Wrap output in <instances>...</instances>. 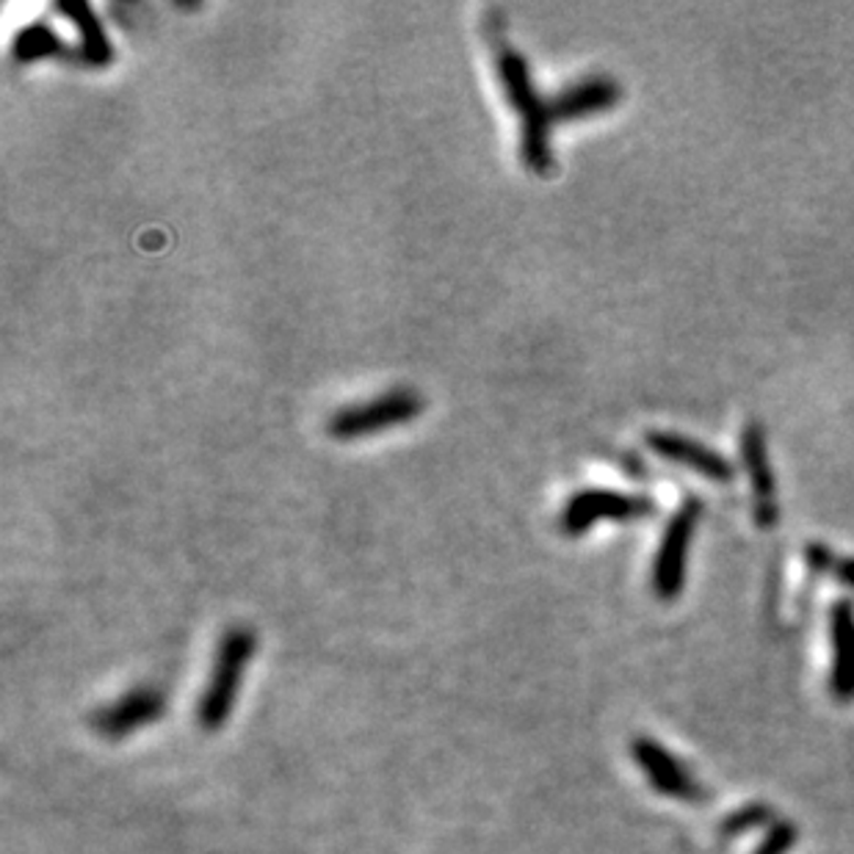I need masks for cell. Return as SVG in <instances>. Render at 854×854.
<instances>
[{
	"label": "cell",
	"instance_id": "16",
	"mask_svg": "<svg viewBox=\"0 0 854 854\" xmlns=\"http://www.w3.org/2000/svg\"><path fill=\"white\" fill-rule=\"evenodd\" d=\"M835 575L841 584H846L854 592V556H843L835 562Z\"/></svg>",
	"mask_w": 854,
	"mask_h": 854
},
{
	"label": "cell",
	"instance_id": "4",
	"mask_svg": "<svg viewBox=\"0 0 854 854\" xmlns=\"http://www.w3.org/2000/svg\"><path fill=\"white\" fill-rule=\"evenodd\" d=\"M423 412V399L410 388H396L366 404H352L337 410L326 423V432L335 440H357L368 434L388 432L404 426Z\"/></svg>",
	"mask_w": 854,
	"mask_h": 854
},
{
	"label": "cell",
	"instance_id": "9",
	"mask_svg": "<svg viewBox=\"0 0 854 854\" xmlns=\"http://www.w3.org/2000/svg\"><path fill=\"white\" fill-rule=\"evenodd\" d=\"M623 97V89L608 75H586V78L567 84L562 91L551 97V117L556 122H573V119L595 117V113L614 108Z\"/></svg>",
	"mask_w": 854,
	"mask_h": 854
},
{
	"label": "cell",
	"instance_id": "17",
	"mask_svg": "<svg viewBox=\"0 0 854 854\" xmlns=\"http://www.w3.org/2000/svg\"><path fill=\"white\" fill-rule=\"evenodd\" d=\"M808 559H810V564H813V567H830V564H832L830 551H826L824 545H810L808 548Z\"/></svg>",
	"mask_w": 854,
	"mask_h": 854
},
{
	"label": "cell",
	"instance_id": "14",
	"mask_svg": "<svg viewBox=\"0 0 854 854\" xmlns=\"http://www.w3.org/2000/svg\"><path fill=\"white\" fill-rule=\"evenodd\" d=\"M791 843H793V826L777 824L775 830L769 832V837L760 843L755 854H786L788 848H791Z\"/></svg>",
	"mask_w": 854,
	"mask_h": 854
},
{
	"label": "cell",
	"instance_id": "11",
	"mask_svg": "<svg viewBox=\"0 0 854 854\" xmlns=\"http://www.w3.org/2000/svg\"><path fill=\"white\" fill-rule=\"evenodd\" d=\"M742 462L749 473L755 495H758V520L764 526L775 523V471L769 465V448H766V434L760 423L749 421L742 434Z\"/></svg>",
	"mask_w": 854,
	"mask_h": 854
},
{
	"label": "cell",
	"instance_id": "5",
	"mask_svg": "<svg viewBox=\"0 0 854 854\" xmlns=\"http://www.w3.org/2000/svg\"><path fill=\"white\" fill-rule=\"evenodd\" d=\"M652 515H656V504H652L650 498H645V495L590 487L575 493L573 498L564 504L559 526H562L564 534L579 537L586 534L595 523H603V520L628 523V520L652 518Z\"/></svg>",
	"mask_w": 854,
	"mask_h": 854
},
{
	"label": "cell",
	"instance_id": "6",
	"mask_svg": "<svg viewBox=\"0 0 854 854\" xmlns=\"http://www.w3.org/2000/svg\"><path fill=\"white\" fill-rule=\"evenodd\" d=\"M630 758L645 771V777L658 793H663V797L669 799H678V802H703V788L694 782L689 769H683V764L658 742L645 736L634 738V744H630Z\"/></svg>",
	"mask_w": 854,
	"mask_h": 854
},
{
	"label": "cell",
	"instance_id": "2",
	"mask_svg": "<svg viewBox=\"0 0 854 854\" xmlns=\"http://www.w3.org/2000/svg\"><path fill=\"white\" fill-rule=\"evenodd\" d=\"M255 647H258V639L244 625L225 630V636L219 639L208 687H205L203 698L197 703V722L203 731L216 733L230 720L241 680L255 656Z\"/></svg>",
	"mask_w": 854,
	"mask_h": 854
},
{
	"label": "cell",
	"instance_id": "10",
	"mask_svg": "<svg viewBox=\"0 0 854 854\" xmlns=\"http://www.w3.org/2000/svg\"><path fill=\"white\" fill-rule=\"evenodd\" d=\"M830 692L848 703L854 700V606L848 601H837L830 612Z\"/></svg>",
	"mask_w": 854,
	"mask_h": 854
},
{
	"label": "cell",
	"instance_id": "3",
	"mask_svg": "<svg viewBox=\"0 0 854 854\" xmlns=\"http://www.w3.org/2000/svg\"><path fill=\"white\" fill-rule=\"evenodd\" d=\"M700 518H703V504L698 498L683 500L669 518L661 542H658L656 559H652V592L658 601H674L683 592L689 551H692Z\"/></svg>",
	"mask_w": 854,
	"mask_h": 854
},
{
	"label": "cell",
	"instance_id": "15",
	"mask_svg": "<svg viewBox=\"0 0 854 854\" xmlns=\"http://www.w3.org/2000/svg\"><path fill=\"white\" fill-rule=\"evenodd\" d=\"M764 815H766V810H760V808L744 810V813L733 815V819L727 821V824H725V832H742V830H747V826L760 824V821H764Z\"/></svg>",
	"mask_w": 854,
	"mask_h": 854
},
{
	"label": "cell",
	"instance_id": "13",
	"mask_svg": "<svg viewBox=\"0 0 854 854\" xmlns=\"http://www.w3.org/2000/svg\"><path fill=\"white\" fill-rule=\"evenodd\" d=\"M56 56H69V47L64 45L62 36H58L45 20H34V23L25 25V29L14 36L12 58L18 64H31L40 62V58Z\"/></svg>",
	"mask_w": 854,
	"mask_h": 854
},
{
	"label": "cell",
	"instance_id": "1",
	"mask_svg": "<svg viewBox=\"0 0 854 854\" xmlns=\"http://www.w3.org/2000/svg\"><path fill=\"white\" fill-rule=\"evenodd\" d=\"M495 67H498V80L506 100L518 111L523 163L537 175H545V172H551L553 163L551 102L540 95L534 78H531L529 62L515 47L500 45L498 56H495Z\"/></svg>",
	"mask_w": 854,
	"mask_h": 854
},
{
	"label": "cell",
	"instance_id": "8",
	"mask_svg": "<svg viewBox=\"0 0 854 854\" xmlns=\"http://www.w3.org/2000/svg\"><path fill=\"white\" fill-rule=\"evenodd\" d=\"M647 448L656 451L663 460L674 462V465L687 467V471L698 473V476L711 478V482H733L736 467L720 454V451L709 448L700 440L687 437V434L674 432H650L647 434Z\"/></svg>",
	"mask_w": 854,
	"mask_h": 854
},
{
	"label": "cell",
	"instance_id": "12",
	"mask_svg": "<svg viewBox=\"0 0 854 854\" xmlns=\"http://www.w3.org/2000/svg\"><path fill=\"white\" fill-rule=\"evenodd\" d=\"M56 12L62 18H67L75 25L80 40V58H84L89 67L100 69L108 67L113 62V47L108 42L106 31H102L100 18L95 14V9L89 3H80V0H67V3H56Z\"/></svg>",
	"mask_w": 854,
	"mask_h": 854
},
{
	"label": "cell",
	"instance_id": "7",
	"mask_svg": "<svg viewBox=\"0 0 854 854\" xmlns=\"http://www.w3.org/2000/svg\"><path fill=\"white\" fill-rule=\"evenodd\" d=\"M166 711V700L158 689L141 687L119 698L117 703L102 705L95 716H91V727L97 736L108 738V742H119V738L130 736L139 727L158 722Z\"/></svg>",
	"mask_w": 854,
	"mask_h": 854
}]
</instances>
